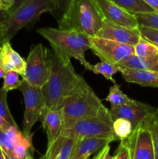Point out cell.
Listing matches in <instances>:
<instances>
[{
    "instance_id": "obj_5",
    "label": "cell",
    "mask_w": 158,
    "mask_h": 159,
    "mask_svg": "<svg viewBox=\"0 0 158 159\" xmlns=\"http://www.w3.org/2000/svg\"><path fill=\"white\" fill-rule=\"evenodd\" d=\"M53 9L51 0H26L4 23L6 42L10 41L20 30L38 20L43 13L52 12Z\"/></svg>"
},
{
    "instance_id": "obj_45",
    "label": "cell",
    "mask_w": 158,
    "mask_h": 159,
    "mask_svg": "<svg viewBox=\"0 0 158 159\" xmlns=\"http://www.w3.org/2000/svg\"><path fill=\"white\" fill-rule=\"evenodd\" d=\"M55 159H57V158H55Z\"/></svg>"
},
{
    "instance_id": "obj_27",
    "label": "cell",
    "mask_w": 158,
    "mask_h": 159,
    "mask_svg": "<svg viewBox=\"0 0 158 159\" xmlns=\"http://www.w3.org/2000/svg\"><path fill=\"white\" fill-rule=\"evenodd\" d=\"M20 74L13 71H9L6 72L3 77V85L2 88L6 92L14 89H19L23 82V79H20Z\"/></svg>"
},
{
    "instance_id": "obj_11",
    "label": "cell",
    "mask_w": 158,
    "mask_h": 159,
    "mask_svg": "<svg viewBox=\"0 0 158 159\" xmlns=\"http://www.w3.org/2000/svg\"><path fill=\"white\" fill-rule=\"evenodd\" d=\"M156 108L148 104L139 102L135 99L130 100L122 107L115 110H109L110 116L112 121L116 118H124L132 124L133 130L147 120Z\"/></svg>"
},
{
    "instance_id": "obj_21",
    "label": "cell",
    "mask_w": 158,
    "mask_h": 159,
    "mask_svg": "<svg viewBox=\"0 0 158 159\" xmlns=\"http://www.w3.org/2000/svg\"><path fill=\"white\" fill-rule=\"evenodd\" d=\"M128 12L134 14L136 12H154L143 0H110Z\"/></svg>"
},
{
    "instance_id": "obj_37",
    "label": "cell",
    "mask_w": 158,
    "mask_h": 159,
    "mask_svg": "<svg viewBox=\"0 0 158 159\" xmlns=\"http://www.w3.org/2000/svg\"><path fill=\"white\" fill-rule=\"evenodd\" d=\"M9 15L10 14L6 10H3V9H0V23H6V20L9 18Z\"/></svg>"
},
{
    "instance_id": "obj_43",
    "label": "cell",
    "mask_w": 158,
    "mask_h": 159,
    "mask_svg": "<svg viewBox=\"0 0 158 159\" xmlns=\"http://www.w3.org/2000/svg\"><path fill=\"white\" fill-rule=\"evenodd\" d=\"M0 9H2V3H1V1H0Z\"/></svg>"
},
{
    "instance_id": "obj_42",
    "label": "cell",
    "mask_w": 158,
    "mask_h": 159,
    "mask_svg": "<svg viewBox=\"0 0 158 159\" xmlns=\"http://www.w3.org/2000/svg\"><path fill=\"white\" fill-rule=\"evenodd\" d=\"M0 159H5L4 155H3L2 150L1 148H0Z\"/></svg>"
},
{
    "instance_id": "obj_9",
    "label": "cell",
    "mask_w": 158,
    "mask_h": 159,
    "mask_svg": "<svg viewBox=\"0 0 158 159\" xmlns=\"http://www.w3.org/2000/svg\"><path fill=\"white\" fill-rule=\"evenodd\" d=\"M90 50L100 59L101 61L118 65L134 54V47L113 40L98 37H90Z\"/></svg>"
},
{
    "instance_id": "obj_18",
    "label": "cell",
    "mask_w": 158,
    "mask_h": 159,
    "mask_svg": "<svg viewBox=\"0 0 158 159\" xmlns=\"http://www.w3.org/2000/svg\"><path fill=\"white\" fill-rule=\"evenodd\" d=\"M117 65L120 68H129L146 71H158V56L141 57L133 54Z\"/></svg>"
},
{
    "instance_id": "obj_33",
    "label": "cell",
    "mask_w": 158,
    "mask_h": 159,
    "mask_svg": "<svg viewBox=\"0 0 158 159\" xmlns=\"http://www.w3.org/2000/svg\"><path fill=\"white\" fill-rule=\"evenodd\" d=\"M120 144L117 149L116 155L113 157V159H131L130 152L129 148L125 144L123 141H120Z\"/></svg>"
},
{
    "instance_id": "obj_12",
    "label": "cell",
    "mask_w": 158,
    "mask_h": 159,
    "mask_svg": "<svg viewBox=\"0 0 158 159\" xmlns=\"http://www.w3.org/2000/svg\"><path fill=\"white\" fill-rule=\"evenodd\" d=\"M95 37L134 47L142 37L138 28H129L104 19L102 26Z\"/></svg>"
},
{
    "instance_id": "obj_40",
    "label": "cell",
    "mask_w": 158,
    "mask_h": 159,
    "mask_svg": "<svg viewBox=\"0 0 158 159\" xmlns=\"http://www.w3.org/2000/svg\"><path fill=\"white\" fill-rule=\"evenodd\" d=\"M5 74H6V71L0 67V79H3V77L5 76Z\"/></svg>"
},
{
    "instance_id": "obj_39",
    "label": "cell",
    "mask_w": 158,
    "mask_h": 159,
    "mask_svg": "<svg viewBox=\"0 0 158 159\" xmlns=\"http://www.w3.org/2000/svg\"><path fill=\"white\" fill-rule=\"evenodd\" d=\"M102 159H113V157H112L111 155H109V151H108V152L104 155V156L102 157Z\"/></svg>"
},
{
    "instance_id": "obj_8",
    "label": "cell",
    "mask_w": 158,
    "mask_h": 159,
    "mask_svg": "<svg viewBox=\"0 0 158 159\" xmlns=\"http://www.w3.org/2000/svg\"><path fill=\"white\" fill-rule=\"evenodd\" d=\"M19 89L23 94L25 104L23 132L25 135H29L31 134L33 127L40 120L44 110V99L42 89L33 86L23 79Z\"/></svg>"
},
{
    "instance_id": "obj_30",
    "label": "cell",
    "mask_w": 158,
    "mask_h": 159,
    "mask_svg": "<svg viewBox=\"0 0 158 159\" xmlns=\"http://www.w3.org/2000/svg\"><path fill=\"white\" fill-rule=\"evenodd\" d=\"M0 148L11 156L14 155V144L6 131L0 130Z\"/></svg>"
},
{
    "instance_id": "obj_35",
    "label": "cell",
    "mask_w": 158,
    "mask_h": 159,
    "mask_svg": "<svg viewBox=\"0 0 158 159\" xmlns=\"http://www.w3.org/2000/svg\"><path fill=\"white\" fill-rule=\"evenodd\" d=\"M108 151H110V146L109 144H107L106 146H105V147L101 149L100 151H99V152H98L97 155H95V156L93 158L91 159H102V157L104 156V155H105V153H106Z\"/></svg>"
},
{
    "instance_id": "obj_4",
    "label": "cell",
    "mask_w": 158,
    "mask_h": 159,
    "mask_svg": "<svg viewBox=\"0 0 158 159\" xmlns=\"http://www.w3.org/2000/svg\"><path fill=\"white\" fill-rule=\"evenodd\" d=\"M61 109L64 122L85 118L99 117L112 124L109 110L102 104L92 89L85 84L64 103Z\"/></svg>"
},
{
    "instance_id": "obj_3",
    "label": "cell",
    "mask_w": 158,
    "mask_h": 159,
    "mask_svg": "<svg viewBox=\"0 0 158 159\" xmlns=\"http://www.w3.org/2000/svg\"><path fill=\"white\" fill-rule=\"evenodd\" d=\"M103 20L94 0H71L63 18L57 23L59 29L73 30L95 37Z\"/></svg>"
},
{
    "instance_id": "obj_26",
    "label": "cell",
    "mask_w": 158,
    "mask_h": 159,
    "mask_svg": "<svg viewBox=\"0 0 158 159\" xmlns=\"http://www.w3.org/2000/svg\"><path fill=\"white\" fill-rule=\"evenodd\" d=\"M144 124L147 126L153 139V148H154L155 159H158V108Z\"/></svg>"
},
{
    "instance_id": "obj_38",
    "label": "cell",
    "mask_w": 158,
    "mask_h": 159,
    "mask_svg": "<svg viewBox=\"0 0 158 159\" xmlns=\"http://www.w3.org/2000/svg\"><path fill=\"white\" fill-rule=\"evenodd\" d=\"M6 42L4 37V23H0V49Z\"/></svg>"
},
{
    "instance_id": "obj_41",
    "label": "cell",
    "mask_w": 158,
    "mask_h": 159,
    "mask_svg": "<svg viewBox=\"0 0 158 159\" xmlns=\"http://www.w3.org/2000/svg\"><path fill=\"white\" fill-rule=\"evenodd\" d=\"M25 159H37V158H34L33 157V155H28L26 157V158ZM38 159H44V156L43 157V158H38Z\"/></svg>"
},
{
    "instance_id": "obj_6",
    "label": "cell",
    "mask_w": 158,
    "mask_h": 159,
    "mask_svg": "<svg viewBox=\"0 0 158 159\" xmlns=\"http://www.w3.org/2000/svg\"><path fill=\"white\" fill-rule=\"evenodd\" d=\"M58 136L72 138L76 141L85 138H104L112 142L119 141L113 132L112 124L99 117L66 121Z\"/></svg>"
},
{
    "instance_id": "obj_25",
    "label": "cell",
    "mask_w": 158,
    "mask_h": 159,
    "mask_svg": "<svg viewBox=\"0 0 158 159\" xmlns=\"http://www.w3.org/2000/svg\"><path fill=\"white\" fill-rule=\"evenodd\" d=\"M139 26L158 30V13L155 12L134 13Z\"/></svg>"
},
{
    "instance_id": "obj_28",
    "label": "cell",
    "mask_w": 158,
    "mask_h": 159,
    "mask_svg": "<svg viewBox=\"0 0 158 159\" xmlns=\"http://www.w3.org/2000/svg\"><path fill=\"white\" fill-rule=\"evenodd\" d=\"M7 93L2 88L0 89V116H2L11 126H16L15 120L12 117L7 103Z\"/></svg>"
},
{
    "instance_id": "obj_34",
    "label": "cell",
    "mask_w": 158,
    "mask_h": 159,
    "mask_svg": "<svg viewBox=\"0 0 158 159\" xmlns=\"http://www.w3.org/2000/svg\"><path fill=\"white\" fill-rule=\"evenodd\" d=\"M147 3L155 12L158 13V0H143Z\"/></svg>"
},
{
    "instance_id": "obj_29",
    "label": "cell",
    "mask_w": 158,
    "mask_h": 159,
    "mask_svg": "<svg viewBox=\"0 0 158 159\" xmlns=\"http://www.w3.org/2000/svg\"><path fill=\"white\" fill-rule=\"evenodd\" d=\"M51 1L54 6V9L50 13L58 23L63 18L71 0H51Z\"/></svg>"
},
{
    "instance_id": "obj_2",
    "label": "cell",
    "mask_w": 158,
    "mask_h": 159,
    "mask_svg": "<svg viewBox=\"0 0 158 159\" xmlns=\"http://www.w3.org/2000/svg\"><path fill=\"white\" fill-rule=\"evenodd\" d=\"M37 32L49 42L54 53L69 60L76 59L86 70H92L93 65L85 58V52L91 48L89 36L73 30L52 27L39 28Z\"/></svg>"
},
{
    "instance_id": "obj_22",
    "label": "cell",
    "mask_w": 158,
    "mask_h": 159,
    "mask_svg": "<svg viewBox=\"0 0 158 159\" xmlns=\"http://www.w3.org/2000/svg\"><path fill=\"white\" fill-rule=\"evenodd\" d=\"M91 71L96 75H102L107 80L116 84V81L113 79V75L117 72H120V67L109 62L101 61L93 65Z\"/></svg>"
},
{
    "instance_id": "obj_14",
    "label": "cell",
    "mask_w": 158,
    "mask_h": 159,
    "mask_svg": "<svg viewBox=\"0 0 158 159\" xmlns=\"http://www.w3.org/2000/svg\"><path fill=\"white\" fill-rule=\"evenodd\" d=\"M26 65V60L12 48L10 42H5L0 49V67L6 72L9 71H15L23 79Z\"/></svg>"
},
{
    "instance_id": "obj_36",
    "label": "cell",
    "mask_w": 158,
    "mask_h": 159,
    "mask_svg": "<svg viewBox=\"0 0 158 159\" xmlns=\"http://www.w3.org/2000/svg\"><path fill=\"white\" fill-rule=\"evenodd\" d=\"M10 127V124H9L2 116H0V130H3V131H6Z\"/></svg>"
},
{
    "instance_id": "obj_7",
    "label": "cell",
    "mask_w": 158,
    "mask_h": 159,
    "mask_svg": "<svg viewBox=\"0 0 158 159\" xmlns=\"http://www.w3.org/2000/svg\"><path fill=\"white\" fill-rule=\"evenodd\" d=\"M26 63V71L23 79L33 86L42 88L50 75L52 68L50 51L42 43H38L29 51Z\"/></svg>"
},
{
    "instance_id": "obj_16",
    "label": "cell",
    "mask_w": 158,
    "mask_h": 159,
    "mask_svg": "<svg viewBox=\"0 0 158 159\" xmlns=\"http://www.w3.org/2000/svg\"><path fill=\"white\" fill-rule=\"evenodd\" d=\"M112 141L108 139L85 138L77 141L71 159H88L92 154L99 152Z\"/></svg>"
},
{
    "instance_id": "obj_13",
    "label": "cell",
    "mask_w": 158,
    "mask_h": 159,
    "mask_svg": "<svg viewBox=\"0 0 158 159\" xmlns=\"http://www.w3.org/2000/svg\"><path fill=\"white\" fill-rule=\"evenodd\" d=\"M105 20L129 28H138L134 14L128 12L110 0H94Z\"/></svg>"
},
{
    "instance_id": "obj_15",
    "label": "cell",
    "mask_w": 158,
    "mask_h": 159,
    "mask_svg": "<svg viewBox=\"0 0 158 159\" xmlns=\"http://www.w3.org/2000/svg\"><path fill=\"white\" fill-rule=\"evenodd\" d=\"M43 130L47 137V147L53 144L58 137L64 124V114L62 109L50 110L45 113L40 120Z\"/></svg>"
},
{
    "instance_id": "obj_32",
    "label": "cell",
    "mask_w": 158,
    "mask_h": 159,
    "mask_svg": "<svg viewBox=\"0 0 158 159\" xmlns=\"http://www.w3.org/2000/svg\"><path fill=\"white\" fill-rule=\"evenodd\" d=\"M2 3V8L9 14L12 13L16 9H18L26 0H0Z\"/></svg>"
},
{
    "instance_id": "obj_23",
    "label": "cell",
    "mask_w": 158,
    "mask_h": 159,
    "mask_svg": "<svg viewBox=\"0 0 158 159\" xmlns=\"http://www.w3.org/2000/svg\"><path fill=\"white\" fill-rule=\"evenodd\" d=\"M134 54L141 57H151L158 56V49L154 43L141 37L134 46Z\"/></svg>"
},
{
    "instance_id": "obj_1",
    "label": "cell",
    "mask_w": 158,
    "mask_h": 159,
    "mask_svg": "<svg viewBox=\"0 0 158 159\" xmlns=\"http://www.w3.org/2000/svg\"><path fill=\"white\" fill-rule=\"evenodd\" d=\"M51 59L50 75L41 88L44 99V110L40 120L47 110L61 109L64 103L87 83L76 72L71 60L54 52L51 54Z\"/></svg>"
},
{
    "instance_id": "obj_31",
    "label": "cell",
    "mask_w": 158,
    "mask_h": 159,
    "mask_svg": "<svg viewBox=\"0 0 158 159\" xmlns=\"http://www.w3.org/2000/svg\"><path fill=\"white\" fill-rule=\"evenodd\" d=\"M139 29L144 39L151 43L158 44V30L141 26H139Z\"/></svg>"
},
{
    "instance_id": "obj_10",
    "label": "cell",
    "mask_w": 158,
    "mask_h": 159,
    "mask_svg": "<svg viewBox=\"0 0 158 159\" xmlns=\"http://www.w3.org/2000/svg\"><path fill=\"white\" fill-rule=\"evenodd\" d=\"M122 141L129 149L131 159H155L151 133L144 123Z\"/></svg>"
},
{
    "instance_id": "obj_44",
    "label": "cell",
    "mask_w": 158,
    "mask_h": 159,
    "mask_svg": "<svg viewBox=\"0 0 158 159\" xmlns=\"http://www.w3.org/2000/svg\"><path fill=\"white\" fill-rule=\"evenodd\" d=\"M154 44L156 45V48H157V49H158V44H156V43H154Z\"/></svg>"
},
{
    "instance_id": "obj_20",
    "label": "cell",
    "mask_w": 158,
    "mask_h": 159,
    "mask_svg": "<svg viewBox=\"0 0 158 159\" xmlns=\"http://www.w3.org/2000/svg\"><path fill=\"white\" fill-rule=\"evenodd\" d=\"M105 100L111 104L110 110H115L128 102L130 100V98H129L121 90L120 85L114 84V85L110 87L109 92L105 98Z\"/></svg>"
},
{
    "instance_id": "obj_17",
    "label": "cell",
    "mask_w": 158,
    "mask_h": 159,
    "mask_svg": "<svg viewBox=\"0 0 158 159\" xmlns=\"http://www.w3.org/2000/svg\"><path fill=\"white\" fill-rule=\"evenodd\" d=\"M120 73L125 82L141 86L158 88V71H146L120 68Z\"/></svg>"
},
{
    "instance_id": "obj_19",
    "label": "cell",
    "mask_w": 158,
    "mask_h": 159,
    "mask_svg": "<svg viewBox=\"0 0 158 159\" xmlns=\"http://www.w3.org/2000/svg\"><path fill=\"white\" fill-rule=\"evenodd\" d=\"M33 146L32 143V134L25 135L22 134L14 147V155L18 159H25L28 155H33Z\"/></svg>"
},
{
    "instance_id": "obj_24",
    "label": "cell",
    "mask_w": 158,
    "mask_h": 159,
    "mask_svg": "<svg viewBox=\"0 0 158 159\" xmlns=\"http://www.w3.org/2000/svg\"><path fill=\"white\" fill-rule=\"evenodd\" d=\"M112 129L115 135L119 141L125 140L133 132L132 124L124 118H116L112 122Z\"/></svg>"
}]
</instances>
